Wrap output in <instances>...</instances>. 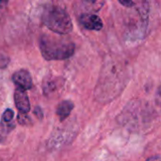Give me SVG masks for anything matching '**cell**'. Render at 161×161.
Masks as SVG:
<instances>
[{
    "instance_id": "4",
    "label": "cell",
    "mask_w": 161,
    "mask_h": 161,
    "mask_svg": "<svg viewBox=\"0 0 161 161\" xmlns=\"http://www.w3.org/2000/svg\"><path fill=\"white\" fill-rule=\"evenodd\" d=\"M11 79L14 82V84L17 85L18 88H20V89L26 91V90H30L32 88V85H33L32 77H31L29 72L25 69H21V70L15 72L12 75Z\"/></svg>"
},
{
    "instance_id": "10",
    "label": "cell",
    "mask_w": 161,
    "mask_h": 161,
    "mask_svg": "<svg viewBox=\"0 0 161 161\" xmlns=\"http://www.w3.org/2000/svg\"><path fill=\"white\" fill-rule=\"evenodd\" d=\"M119 3H120L121 5H123V6H126L127 8H131L132 6L135 5V2H133V1H125V0H124V1H119Z\"/></svg>"
},
{
    "instance_id": "8",
    "label": "cell",
    "mask_w": 161,
    "mask_h": 161,
    "mask_svg": "<svg viewBox=\"0 0 161 161\" xmlns=\"http://www.w3.org/2000/svg\"><path fill=\"white\" fill-rule=\"evenodd\" d=\"M17 120H18V123L20 125H27L31 124V120L27 116V114L19 113L18 116H17Z\"/></svg>"
},
{
    "instance_id": "7",
    "label": "cell",
    "mask_w": 161,
    "mask_h": 161,
    "mask_svg": "<svg viewBox=\"0 0 161 161\" xmlns=\"http://www.w3.org/2000/svg\"><path fill=\"white\" fill-rule=\"evenodd\" d=\"M13 117H14V112H13V110H11L10 108H8V109H6V110L3 112V115H2V122H3V123L8 124V123H10V122L12 121Z\"/></svg>"
},
{
    "instance_id": "2",
    "label": "cell",
    "mask_w": 161,
    "mask_h": 161,
    "mask_svg": "<svg viewBox=\"0 0 161 161\" xmlns=\"http://www.w3.org/2000/svg\"><path fill=\"white\" fill-rule=\"evenodd\" d=\"M42 21L47 28L59 35L69 34L74 27L68 12L58 6L45 8L42 15Z\"/></svg>"
},
{
    "instance_id": "11",
    "label": "cell",
    "mask_w": 161,
    "mask_h": 161,
    "mask_svg": "<svg viewBox=\"0 0 161 161\" xmlns=\"http://www.w3.org/2000/svg\"><path fill=\"white\" fill-rule=\"evenodd\" d=\"M146 161H160V156L159 155H157V156L151 157V158H149Z\"/></svg>"
},
{
    "instance_id": "9",
    "label": "cell",
    "mask_w": 161,
    "mask_h": 161,
    "mask_svg": "<svg viewBox=\"0 0 161 161\" xmlns=\"http://www.w3.org/2000/svg\"><path fill=\"white\" fill-rule=\"evenodd\" d=\"M34 115L39 119V120H42V117H43V114H42V109L40 108V107H35V108H34Z\"/></svg>"
},
{
    "instance_id": "3",
    "label": "cell",
    "mask_w": 161,
    "mask_h": 161,
    "mask_svg": "<svg viewBox=\"0 0 161 161\" xmlns=\"http://www.w3.org/2000/svg\"><path fill=\"white\" fill-rule=\"evenodd\" d=\"M79 22L85 28H87L89 30L99 31L103 28L102 19L95 14L83 13L79 17Z\"/></svg>"
},
{
    "instance_id": "5",
    "label": "cell",
    "mask_w": 161,
    "mask_h": 161,
    "mask_svg": "<svg viewBox=\"0 0 161 161\" xmlns=\"http://www.w3.org/2000/svg\"><path fill=\"white\" fill-rule=\"evenodd\" d=\"M14 103L20 113L27 114L30 110V103L26 92L23 89L17 88L14 92Z\"/></svg>"
},
{
    "instance_id": "6",
    "label": "cell",
    "mask_w": 161,
    "mask_h": 161,
    "mask_svg": "<svg viewBox=\"0 0 161 161\" xmlns=\"http://www.w3.org/2000/svg\"><path fill=\"white\" fill-rule=\"evenodd\" d=\"M73 109H74V103L70 100H63L58 105L56 113L58 117L60 119V121H64L67 117H69Z\"/></svg>"
},
{
    "instance_id": "1",
    "label": "cell",
    "mask_w": 161,
    "mask_h": 161,
    "mask_svg": "<svg viewBox=\"0 0 161 161\" xmlns=\"http://www.w3.org/2000/svg\"><path fill=\"white\" fill-rule=\"evenodd\" d=\"M40 50L46 60H63L72 57L75 46L71 41L43 34L39 40Z\"/></svg>"
}]
</instances>
